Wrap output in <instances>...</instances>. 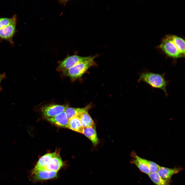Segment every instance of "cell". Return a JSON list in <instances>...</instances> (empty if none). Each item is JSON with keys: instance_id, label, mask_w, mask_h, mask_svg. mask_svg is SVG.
I'll return each instance as SVG.
<instances>
[{"instance_id": "cell-1", "label": "cell", "mask_w": 185, "mask_h": 185, "mask_svg": "<svg viewBox=\"0 0 185 185\" xmlns=\"http://www.w3.org/2000/svg\"><path fill=\"white\" fill-rule=\"evenodd\" d=\"M159 47L171 58L177 59L184 56V40L176 35H166L163 39Z\"/></svg>"}, {"instance_id": "cell-2", "label": "cell", "mask_w": 185, "mask_h": 185, "mask_svg": "<svg viewBox=\"0 0 185 185\" xmlns=\"http://www.w3.org/2000/svg\"><path fill=\"white\" fill-rule=\"evenodd\" d=\"M143 81L152 87L162 90L165 95H168L166 89L168 82L165 80L164 74H160L151 72H145L140 74L138 82Z\"/></svg>"}, {"instance_id": "cell-3", "label": "cell", "mask_w": 185, "mask_h": 185, "mask_svg": "<svg viewBox=\"0 0 185 185\" xmlns=\"http://www.w3.org/2000/svg\"><path fill=\"white\" fill-rule=\"evenodd\" d=\"M95 56H89L86 60L62 72L63 74L72 81L80 78L89 68L95 65Z\"/></svg>"}, {"instance_id": "cell-4", "label": "cell", "mask_w": 185, "mask_h": 185, "mask_svg": "<svg viewBox=\"0 0 185 185\" xmlns=\"http://www.w3.org/2000/svg\"><path fill=\"white\" fill-rule=\"evenodd\" d=\"M89 56L83 57L77 55L69 56L61 61L57 68L58 71H63L87 59Z\"/></svg>"}, {"instance_id": "cell-5", "label": "cell", "mask_w": 185, "mask_h": 185, "mask_svg": "<svg viewBox=\"0 0 185 185\" xmlns=\"http://www.w3.org/2000/svg\"><path fill=\"white\" fill-rule=\"evenodd\" d=\"M68 107L67 105L50 104L43 106L41 110L44 115L46 118L52 117L64 112Z\"/></svg>"}, {"instance_id": "cell-6", "label": "cell", "mask_w": 185, "mask_h": 185, "mask_svg": "<svg viewBox=\"0 0 185 185\" xmlns=\"http://www.w3.org/2000/svg\"><path fill=\"white\" fill-rule=\"evenodd\" d=\"M16 16L8 25L0 29V39L5 40L13 44V38L15 31Z\"/></svg>"}, {"instance_id": "cell-7", "label": "cell", "mask_w": 185, "mask_h": 185, "mask_svg": "<svg viewBox=\"0 0 185 185\" xmlns=\"http://www.w3.org/2000/svg\"><path fill=\"white\" fill-rule=\"evenodd\" d=\"M57 172L46 170H39L31 174L33 181H39L51 179L57 177Z\"/></svg>"}, {"instance_id": "cell-8", "label": "cell", "mask_w": 185, "mask_h": 185, "mask_svg": "<svg viewBox=\"0 0 185 185\" xmlns=\"http://www.w3.org/2000/svg\"><path fill=\"white\" fill-rule=\"evenodd\" d=\"M182 170V168L181 167L170 168L160 166L157 172L161 178L170 182L172 176Z\"/></svg>"}, {"instance_id": "cell-9", "label": "cell", "mask_w": 185, "mask_h": 185, "mask_svg": "<svg viewBox=\"0 0 185 185\" xmlns=\"http://www.w3.org/2000/svg\"><path fill=\"white\" fill-rule=\"evenodd\" d=\"M58 153L56 152L46 154L42 156L39 159L34 168L32 170L31 174L40 170H45L48 161L54 156Z\"/></svg>"}, {"instance_id": "cell-10", "label": "cell", "mask_w": 185, "mask_h": 185, "mask_svg": "<svg viewBox=\"0 0 185 185\" xmlns=\"http://www.w3.org/2000/svg\"><path fill=\"white\" fill-rule=\"evenodd\" d=\"M46 119L48 121L58 126L67 128L69 119L64 111L54 117L46 118Z\"/></svg>"}, {"instance_id": "cell-11", "label": "cell", "mask_w": 185, "mask_h": 185, "mask_svg": "<svg viewBox=\"0 0 185 185\" xmlns=\"http://www.w3.org/2000/svg\"><path fill=\"white\" fill-rule=\"evenodd\" d=\"M63 162L58 153L54 156L48 162L45 170L57 172L62 168Z\"/></svg>"}, {"instance_id": "cell-12", "label": "cell", "mask_w": 185, "mask_h": 185, "mask_svg": "<svg viewBox=\"0 0 185 185\" xmlns=\"http://www.w3.org/2000/svg\"><path fill=\"white\" fill-rule=\"evenodd\" d=\"M67 128L75 132L84 134V128L77 116L73 117L69 119Z\"/></svg>"}, {"instance_id": "cell-13", "label": "cell", "mask_w": 185, "mask_h": 185, "mask_svg": "<svg viewBox=\"0 0 185 185\" xmlns=\"http://www.w3.org/2000/svg\"><path fill=\"white\" fill-rule=\"evenodd\" d=\"M134 159L132 161V163L134 164L142 172L147 175L150 173L149 168L145 163L143 159L142 158L136 154L133 155Z\"/></svg>"}, {"instance_id": "cell-14", "label": "cell", "mask_w": 185, "mask_h": 185, "mask_svg": "<svg viewBox=\"0 0 185 185\" xmlns=\"http://www.w3.org/2000/svg\"><path fill=\"white\" fill-rule=\"evenodd\" d=\"M90 104L88 105L85 107L82 108H74L68 107L64 112L66 113L68 119L75 116H77L81 113L88 110L91 108Z\"/></svg>"}, {"instance_id": "cell-15", "label": "cell", "mask_w": 185, "mask_h": 185, "mask_svg": "<svg viewBox=\"0 0 185 185\" xmlns=\"http://www.w3.org/2000/svg\"><path fill=\"white\" fill-rule=\"evenodd\" d=\"M88 111H85L78 116L84 128L91 127L95 125L93 120L88 113Z\"/></svg>"}, {"instance_id": "cell-16", "label": "cell", "mask_w": 185, "mask_h": 185, "mask_svg": "<svg viewBox=\"0 0 185 185\" xmlns=\"http://www.w3.org/2000/svg\"><path fill=\"white\" fill-rule=\"evenodd\" d=\"M83 134L91 141L94 146H96L99 143V140L95 125L91 127L84 128Z\"/></svg>"}, {"instance_id": "cell-17", "label": "cell", "mask_w": 185, "mask_h": 185, "mask_svg": "<svg viewBox=\"0 0 185 185\" xmlns=\"http://www.w3.org/2000/svg\"><path fill=\"white\" fill-rule=\"evenodd\" d=\"M152 181L156 185H170V182L161 178L157 172L150 173L148 175Z\"/></svg>"}, {"instance_id": "cell-18", "label": "cell", "mask_w": 185, "mask_h": 185, "mask_svg": "<svg viewBox=\"0 0 185 185\" xmlns=\"http://www.w3.org/2000/svg\"><path fill=\"white\" fill-rule=\"evenodd\" d=\"M143 160L148 166L150 173L157 172L160 167V166L153 161L144 159H143Z\"/></svg>"}, {"instance_id": "cell-19", "label": "cell", "mask_w": 185, "mask_h": 185, "mask_svg": "<svg viewBox=\"0 0 185 185\" xmlns=\"http://www.w3.org/2000/svg\"><path fill=\"white\" fill-rule=\"evenodd\" d=\"M16 16V15H14L13 17L11 18H0V29L7 26L11 23Z\"/></svg>"}, {"instance_id": "cell-20", "label": "cell", "mask_w": 185, "mask_h": 185, "mask_svg": "<svg viewBox=\"0 0 185 185\" xmlns=\"http://www.w3.org/2000/svg\"><path fill=\"white\" fill-rule=\"evenodd\" d=\"M6 77V74L5 73L0 74V85L2 81ZM2 90V89L0 86V91Z\"/></svg>"}]
</instances>
